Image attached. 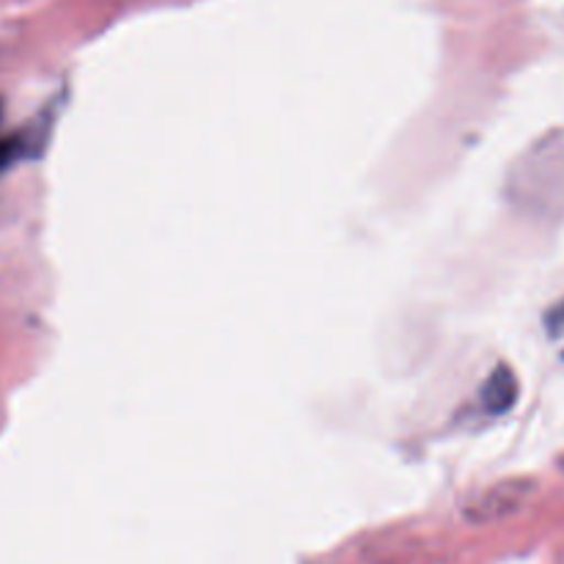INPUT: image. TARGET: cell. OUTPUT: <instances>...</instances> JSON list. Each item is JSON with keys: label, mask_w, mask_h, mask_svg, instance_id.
Listing matches in <instances>:
<instances>
[{"label": "cell", "mask_w": 564, "mask_h": 564, "mask_svg": "<svg viewBox=\"0 0 564 564\" xmlns=\"http://www.w3.org/2000/svg\"><path fill=\"white\" fill-rule=\"evenodd\" d=\"M532 494V482L527 479H507V482L490 488L482 499L477 501V510H474V518L477 521H490V518L510 516L512 510L527 501V496Z\"/></svg>", "instance_id": "6da1fadb"}, {"label": "cell", "mask_w": 564, "mask_h": 564, "mask_svg": "<svg viewBox=\"0 0 564 564\" xmlns=\"http://www.w3.org/2000/svg\"><path fill=\"white\" fill-rule=\"evenodd\" d=\"M3 149H6V143H0V158H3Z\"/></svg>", "instance_id": "3957f363"}, {"label": "cell", "mask_w": 564, "mask_h": 564, "mask_svg": "<svg viewBox=\"0 0 564 564\" xmlns=\"http://www.w3.org/2000/svg\"><path fill=\"white\" fill-rule=\"evenodd\" d=\"M518 402V378L507 364H499V367L490 372V378L485 380L482 386V405L485 411L494 413V416H501V413L510 411Z\"/></svg>", "instance_id": "7a4b0ae2"}]
</instances>
